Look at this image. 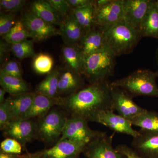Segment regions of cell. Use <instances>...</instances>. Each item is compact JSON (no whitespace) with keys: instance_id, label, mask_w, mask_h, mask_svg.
Returning a JSON list of instances; mask_svg holds the SVG:
<instances>
[{"instance_id":"6","label":"cell","mask_w":158,"mask_h":158,"mask_svg":"<svg viewBox=\"0 0 158 158\" xmlns=\"http://www.w3.org/2000/svg\"><path fill=\"white\" fill-rule=\"evenodd\" d=\"M100 132L90 128L88 122L79 117L71 116L67 118L61 138L59 141L69 139L88 144Z\"/></svg>"},{"instance_id":"23","label":"cell","mask_w":158,"mask_h":158,"mask_svg":"<svg viewBox=\"0 0 158 158\" xmlns=\"http://www.w3.org/2000/svg\"><path fill=\"white\" fill-rule=\"evenodd\" d=\"M142 37L158 39V9L156 1H152L140 29Z\"/></svg>"},{"instance_id":"44","label":"cell","mask_w":158,"mask_h":158,"mask_svg":"<svg viewBox=\"0 0 158 158\" xmlns=\"http://www.w3.org/2000/svg\"><path fill=\"white\" fill-rule=\"evenodd\" d=\"M156 5L158 9V1H156Z\"/></svg>"},{"instance_id":"22","label":"cell","mask_w":158,"mask_h":158,"mask_svg":"<svg viewBox=\"0 0 158 158\" xmlns=\"http://www.w3.org/2000/svg\"><path fill=\"white\" fill-rule=\"evenodd\" d=\"M95 12L94 1L85 7L72 9V14L81 26L84 34L95 27Z\"/></svg>"},{"instance_id":"29","label":"cell","mask_w":158,"mask_h":158,"mask_svg":"<svg viewBox=\"0 0 158 158\" xmlns=\"http://www.w3.org/2000/svg\"><path fill=\"white\" fill-rule=\"evenodd\" d=\"M53 59L49 55L40 53L35 56L33 62L34 70L40 74L49 73L53 66Z\"/></svg>"},{"instance_id":"1","label":"cell","mask_w":158,"mask_h":158,"mask_svg":"<svg viewBox=\"0 0 158 158\" xmlns=\"http://www.w3.org/2000/svg\"><path fill=\"white\" fill-rule=\"evenodd\" d=\"M111 89L107 81L90 84L67 98L62 99L61 106L69 112L71 116L96 122L101 113L114 111Z\"/></svg>"},{"instance_id":"25","label":"cell","mask_w":158,"mask_h":158,"mask_svg":"<svg viewBox=\"0 0 158 158\" xmlns=\"http://www.w3.org/2000/svg\"><path fill=\"white\" fill-rule=\"evenodd\" d=\"M0 85L7 93L16 95L29 92V87L23 80L0 73Z\"/></svg>"},{"instance_id":"20","label":"cell","mask_w":158,"mask_h":158,"mask_svg":"<svg viewBox=\"0 0 158 158\" xmlns=\"http://www.w3.org/2000/svg\"><path fill=\"white\" fill-rule=\"evenodd\" d=\"M59 26L61 35L68 45H78L85 34L73 15L64 17Z\"/></svg>"},{"instance_id":"19","label":"cell","mask_w":158,"mask_h":158,"mask_svg":"<svg viewBox=\"0 0 158 158\" xmlns=\"http://www.w3.org/2000/svg\"><path fill=\"white\" fill-rule=\"evenodd\" d=\"M84 85L83 76L68 68L59 75L58 95L69 93L72 94L82 89Z\"/></svg>"},{"instance_id":"15","label":"cell","mask_w":158,"mask_h":158,"mask_svg":"<svg viewBox=\"0 0 158 158\" xmlns=\"http://www.w3.org/2000/svg\"><path fill=\"white\" fill-rule=\"evenodd\" d=\"M96 122L103 125L115 132L131 136L133 138L139 134V131L133 129L131 122L118 114H115L113 111L100 114Z\"/></svg>"},{"instance_id":"30","label":"cell","mask_w":158,"mask_h":158,"mask_svg":"<svg viewBox=\"0 0 158 158\" xmlns=\"http://www.w3.org/2000/svg\"><path fill=\"white\" fill-rule=\"evenodd\" d=\"M11 50L13 55L19 59L33 57L35 55L33 41L28 39L11 44Z\"/></svg>"},{"instance_id":"28","label":"cell","mask_w":158,"mask_h":158,"mask_svg":"<svg viewBox=\"0 0 158 158\" xmlns=\"http://www.w3.org/2000/svg\"><path fill=\"white\" fill-rule=\"evenodd\" d=\"M6 42L12 44L31 38L29 32L21 20L18 21L8 34L3 37Z\"/></svg>"},{"instance_id":"3","label":"cell","mask_w":158,"mask_h":158,"mask_svg":"<svg viewBox=\"0 0 158 158\" xmlns=\"http://www.w3.org/2000/svg\"><path fill=\"white\" fill-rule=\"evenodd\" d=\"M157 77L156 72L141 69L116 80L110 85L123 89L132 98L138 96L158 98V86L156 82Z\"/></svg>"},{"instance_id":"2","label":"cell","mask_w":158,"mask_h":158,"mask_svg":"<svg viewBox=\"0 0 158 158\" xmlns=\"http://www.w3.org/2000/svg\"><path fill=\"white\" fill-rule=\"evenodd\" d=\"M107 46L116 57L132 52L142 37L141 32L124 19L105 30Z\"/></svg>"},{"instance_id":"40","label":"cell","mask_w":158,"mask_h":158,"mask_svg":"<svg viewBox=\"0 0 158 158\" xmlns=\"http://www.w3.org/2000/svg\"><path fill=\"white\" fill-rule=\"evenodd\" d=\"M3 42H1V46H0V56H1V61L4 59V57L6 56L7 49H6V45Z\"/></svg>"},{"instance_id":"26","label":"cell","mask_w":158,"mask_h":158,"mask_svg":"<svg viewBox=\"0 0 158 158\" xmlns=\"http://www.w3.org/2000/svg\"><path fill=\"white\" fill-rule=\"evenodd\" d=\"M59 75L60 73L57 69L52 71L43 81L37 85L36 93L52 98H57Z\"/></svg>"},{"instance_id":"16","label":"cell","mask_w":158,"mask_h":158,"mask_svg":"<svg viewBox=\"0 0 158 158\" xmlns=\"http://www.w3.org/2000/svg\"><path fill=\"white\" fill-rule=\"evenodd\" d=\"M105 31L95 26L82 37L78 45L84 58L96 52L106 46Z\"/></svg>"},{"instance_id":"18","label":"cell","mask_w":158,"mask_h":158,"mask_svg":"<svg viewBox=\"0 0 158 158\" xmlns=\"http://www.w3.org/2000/svg\"><path fill=\"white\" fill-rule=\"evenodd\" d=\"M35 94L28 92L19 95H11L6 99L12 120L20 119L25 115L31 107Z\"/></svg>"},{"instance_id":"38","label":"cell","mask_w":158,"mask_h":158,"mask_svg":"<svg viewBox=\"0 0 158 158\" xmlns=\"http://www.w3.org/2000/svg\"><path fill=\"white\" fill-rule=\"evenodd\" d=\"M67 2L70 8L73 9L85 7L90 4L92 1L91 0H67Z\"/></svg>"},{"instance_id":"39","label":"cell","mask_w":158,"mask_h":158,"mask_svg":"<svg viewBox=\"0 0 158 158\" xmlns=\"http://www.w3.org/2000/svg\"><path fill=\"white\" fill-rule=\"evenodd\" d=\"M20 156L19 155L7 153L1 151L0 152V158H20Z\"/></svg>"},{"instance_id":"33","label":"cell","mask_w":158,"mask_h":158,"mask_svg":"<svg viewBox=\"0 0 158 158\" xmlns=\"http://www.w3.org/2000/svg\"><path fill=\"white\" fill-rule=\"evenodd\" d=\"M0 73H2L19 79H22V72L18 62L15 60H9L5 63L1 68Z\"/></svg>"},{"instance_id":"14","label":"cell","mask_w":158,"mask_h":158,"mask_svg":"<svg viewBox=\"0 0 158 158\" xmlns=\"http://www.w3.org/2000/svg\"><path fill=\"white\" fill-rule=\"evenodd\" d=\"M88 144L65 139L42 152L43 158H78Z\"/></svg>"},{"instance_id":"42","label":"cell","mask_w":158,"mask_h":158,"mask_svg":"<svg viewBox=\"0 0 158 158\" xmlns=\"http://www.w3.org/2000/svg\"><path fill=\"white\" fill-rule=\"evenodd\" d=\"M7 92L3 88L0 89V104H2L5 102L6 99L5 98V94Z\"/></svg>"},{"instance_id":"31","label":"cell","mask_w":158,"mask_h":158,"mask_svg":"<svg viewBox=\"0 0 158 158\" xmlns=\"http://www.w3.org/2000/svg\"><path fill=\"white\" fill-rule=\"evenodd\" d=\"M22 146L17 140L10 138H6L0 144L1 151L12 154H20L22 150Z\"/></svg>"},{"instance_id":"43","label":"cell","mask_w":158,"mask_h":158,"mask_svg":"<svg viewBox=\"0 0 158 158\" xmlns=\"http://www.w3.org/2000/svg\"><path fill=\"white\" fill-rule=\"evenodd\" d=\"M156 60L157 65L158 67L157 70L156 71V72L157 73L158 75V47L157 48L156 51Z\"/></svg>"},{"instance_id":"36","label":"cell","mask_w":158,"mask_h":158,"mask_svg":"<svg viewBox=\"0 0 158 158\" xmlns=\"http://www.w3.org/2000/svg\"><path fill=\"white\" fill-rule=\"evenodd\" d=\"M12 120L11 113L6 100L0 104V129L3 130L5 127Z\"/></svg>"},{"instance_id":"24","label":"cell","mask_w":158,"mask_h":158,"mask_svg":"<svg viewBox=\"0 0 158 158\" xmlns=\"http://www.w3.org/2000/svg\"><path fill=\"white\" fill-rule=\"evenodd\" d=\"M31 12L44 21L53 25H60L59 14L47 1H34L31 5Z\"/></svg>"},{"instance_id":"12","label":"cell","mask_w":158,"mask_h":158,"mask_svg":"<svg viewBox=\"0 0 158 158\" xmlns=\"http://www.w3.org/2000/svg\"><path fill=\"white\" fill-rule=\"evenodd\" d=\"M133 149L145 158H158V131L141 129L132 142Z\"/></svg>"},{"instance_id":"27","label":"cell","mask_w":158,"mask_h":158,"mask_svg":"<svg viewBox=\"0 0 158 158\" xmlns=\"http://www.w3.org/2000/svg\"><path fill=\"white\" fill-rule=\"evenodd\" d=\"M131 122L141 129L158 131V113L155 111L146 110Z\"/></svg>"},{"instance_id":"41","label":"cell","mask_w":158,"mask_h":158,"mask_svg":"<svg viewBox=\"0 0 158 158\" xmlns=\"http://www.w3.org/2000/svg\"><path fill=\"white\" fill-rule=\"evenodd\" d=\"M20 158H43L41 152L37 153L28 154L25 155L20 156Z\"/></svg>"},{"instance_id":"37","label":"cell","mask_w":158,"mask_h":158,"mask_svg":"<svg viewBox=\"0 0 158 158\" xmlns=\"http://www.w3.org/2000/svg\"><path fill=\"white\" fill-rule=\"evenodd\" d=\"M116 149L127 158H145L139 155L134 149L125 144L118 145Z\"/></svg>"},{"instance_id":"5","label":"cell","mask_w":158,"mask_h":158,"mask_svg":"<svg viewBox=\"0 0 158 158\" xmlns=\"http://www.w3.org/2000/svg\"><path fill=\"white\" fill-rule=\"evenodd\" d=\"M67 118L63 112L51 110L37 125V136L45 142L55 141L62 135Z\"/></svg>"},{"instance_id":"7","label":"cell","mask_w":158,"mask_h":158,"mask_svg":"<svg viewBox=\"0 0 158 158\" xmlns=\"http://www.w3.org/2000/svg\"><path fill=\"white\" fill-rule=\"evenodd\" d=\"M111 87L113 108L118 115L131 121L145 111V109L134 102L132 97L126 91L119 88Z\"/></svg>"},{"instance_id":"32","label":"cell","mask_w":158,"mask_h":158,"mask_svg":"<svg viewBox=\"0 0 158 158\" xmlns=\"http://www.w3.org/2000/svg\"><path fill=\"white\" fill-rule=\"evenodd\" d=\"M15 14L13 13L3 14L0 16V35L3 37L9 33L16 22Z\"/></svg>"},{"instance_id":"34","label":"cell","mask_w":158,"mask_h":158,"mask_svg":"<svg viewBox=\"0 0 158 158\" xmlns=\"http://www.w3.org/2000/svg\"><path fill=\"white\" fill-rule=\"evenodd\" d=\"M25 3L23 0H1L0 6L6 12L14 13L22 10Z\"/></svg>"},{"instance_id":"17","label":"cell","mask_w":158,"mask_h":158,"mask_svg":"<svg viewBox=\"0 0 158 158\" xmlns=\"http://www.w3.org/2000/svg\"><path fill=\"white\" fill-rule=\"evenodd\" d=\"M62 103V98H52L36 93L31 107L20 119H31L35 117L43 118L47 115L53 106L56 105L61 106Z\"/></svg>"},{"instance_id":"4","label":"cell","mask_w":158,"mask_h":158,"mask_svg":"<svg viewBox=\"0 0 158 158\" xmlns=\"http://www.w3.org/2000/svg\"><path fill=\"white\" fill-rule=\"evenodd\" d=\"M116 57L107 46L85 57L83 76L90 84L107 81L114 73Z\"/></svg>"},{"instance_id":"21","label":"cell","mask_w":158,"mask_h":158,"mask_svg":"<svg viewBox=\"0 0 158 158\" xmlns=\"http://www.w3.org/2000/svg\"><path fill=\"white\" fill-rule=\"evenodd\" d=\"M62 56L68 69L83 76L85 58L78 45L64 46Z\"/></svg>"},{"instance_id":"13","label":"cell","mask_w":158,"mask_h":158,"mask_svg":"<svg viewBox=\"0 0 158 158\" xmlns=\"http://www.w3.org/2000/svg\"><path fill=\"white\" fill-rule=\"evenodd\" d=\"M152 0H123V19L140 31ZM141 32V31H140Z\"/></svg>"},{"instance_id":"35","label":"cell","mask_w":158,"mask_h":158,"mask_svg":"<svg viewBox=\"0 0 158 158\" xmlns=\"http://www.w3.org/2000/svg\"><path fill=\"white\" fill-rule=\"evenodd\" d=\"M48 2L60 15L65 17L67 15L69 9L70 8L67 1L65 0H48Z\"/></svg>"},{"instance_id":"10","label":"cell","mask_w":158,"mask_h":158,"mask_svg":"<svg viewBox=\"0 0 158 158\" xmlns=\"http://www.w3.org/2000/svg\"><path fill=\"white\" fill-rule=\"evenodd\" d=\"M2 131L5 135L25 145L37 136V125L31 119H15L10 122Z\"/></svg>"},{"instance_id":"8","label":"cell","mask_w":158,"mask_h":158,"mask_svg":"<svg viewBox=\"0 0 158 158\" xmlns=\"http://www.w3.org/2000/svg\"><path fill=\"white\" fill-rule=\"evenodd\" d=\"M21 20L31 38L35 41H44L52 36L61 35L60 31L55 26L44 21L31 11L25 13Z\"/></svg>"},{"instance_id":"9","label":"cell","mask_w":158,"mask_h":158,"mask_svg":"<svg viewBox=\"0 0 158 158\" xmlns=\"http://www.w3.org/2000/svg\"><path fill=\"white\" fill-rule=\"evenodd\" d=\"M113 135L100 132L85 148L84 152L87 158H123L124 156L113 148Z\"/></svg>"},{"instance_id":"11","label":"cell","mask_w":158,"mask_h":158,"mask_svg":"<svg viewBox=\"0 0 158 158\" xmlns=\"http://www.w3.org/2000/svg\"><path fill=\"white\" fill-rule=\"evenodd\" d=\"M95 9V26L104 31L123 19V0H110L106 5Z\"/></svg>"}]
</instances>
